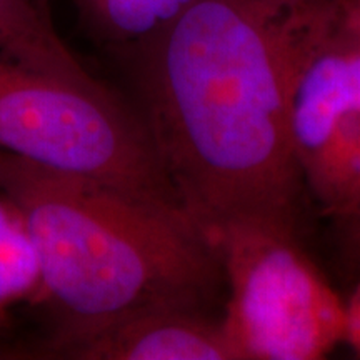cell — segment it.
Returning <instances> with one entry per match:
<instances>
[{
    "label": "cell",
    "mask_w": 360,
    "mask_h": 360,
    "mask_svg": "<svg viewBox=\"0 0 360 360\" xmlns=\"http://www.w3.org/2000/svg\"><path fill=\"white\" fill-rule=\"evenodd\" d=\"M349 2L193 0L152 37L119 49L180 205L212 245L236 220L297 225L304 182L290 97Z\"/></svg>",
    "instance_id": "cell-1"
},
{
    "label": "cell",
    "mask_w": 360,
    "mask_h": 360,
    "mask_svg": "<svg viewBox=\"0 0 360 360\" xmlns=\"http://www.w3.org/2000/svg\"><path fill=\"white\" fill-rule=\"evenodd\" d=\"M0 191L22 217L57 314L47 354L143 310H200L217 287L219 252L182 210L4 150Z\"/></svg>",
    "instance_id": "cell-2"
},
{
    "label": "cell",
    "mask_w": 360,
    "mask_h": 360,
    "mask_svg": "<svg viewBox=\"0 0 360 360\" xmlns=\"http://www.w3.org/2000/svg\"><path fill=\"white\" fill-rule=\"evenodd\" d=\"M0 150L184 212L141 112L77 58L0 52Z\"/></svg>",
    "instance_id": "cell-3"
},
{
    "label": "cell",
    "mask_w": 360,
    "mask_h": 360,
    "mask_svg": "<svg viewBox=\"0 0 360 360\" xmlns=\"http://www.w3.org/2000/svg\"><path fill=\"white\" fill-rule=\"evenodd\" d=\"M231 295L222 322L236 360H321L345 342V300L297 240V225L247 219L214 242Z\"/></svg>",
    "instance_id": "cell-4"
},
{
    "label": "cell",
    "mask_w": 360,
    "mask_h": 360,
    "mask_svg": "<svg viewBox=\"0 0 360 360\" xmlns=\"http://www.w3.org/2000/svg\"><path fill=\"white\" fill-rule=\"evenodd\" d=\"M295 165L323 215L360 210V2L347 11L304 65L289 103Z\"/></svg>",
    "instance_id": "cell-5"
},
{
    "label": "cell",
    "mask_w": 360,
    "mask_h": 360,
    "mask_svg": "<svg viewBox=\"0 0 360 360\" xmlns=\"http://www.w3.org/2000/svg\"><path fill=\"white\" fill-rule=\"evenodd\" d=\"M49 357L75 360H236L222 322L197 309L143 310L60 345Z\"/></svg>",
    "instance_id": "cell-6"
},
{
    "label": "cell",
    "mask_w": 360,
    "mask_h": 360,
    "mask_svg": "<svg viewBox=\"0 0 360 360\" xmlns=\"http://www.w3.org/2000/svg\"><path fill=\"white\" fill-rule=\"evenodd\" d=\"M0 52L37 60H72L45 0H0Z\"/></svg>",
    "instance_id": "cell-7"
},
{
    "label": "cell",
    "mask_w": 360,
    "mask_h": 360,
    "mask_svg": "<svg viewBox=\"0 0 360 360\" xmlns=\"http://www.w3.org/2000/svg\"><path fill=\"white\" fill-rule=\"evenodd\" d=\"M40 287L37 254L17 209L0 212V322L7 309Z\"/></svg>",
    "instance_id": "cell-8"
},
{
    "label": "cell",
    "mask_w": 360,
    "mask_h": 360,
    "mask_svg": "<svg viewBox=\"0 0 360 360\" xmlns=\"http://www.w3.org/2000/svg\"><path fill=\"white\" fill-rule=\"evenodd\" d=\"M85 25L114 47L142 42L162 29L148 0H74Z\"/></svg>",
    "instance_id": "cell-9"
},
{
    "label": "cell",
    "mask_w": 360,
    "mask_h": 360,
    "mask_svg": "<svg viewBox=\"0 0 360 360\" xmlns=\"http://www.w3.org/2000/svg\"><path fill=\"white\" fill-rule=\"evenodd\" d=\"M345 315H347L345 342L360 357V282L355 287L352 295L349 297V300H345Z\"/></svg>",
    "instance_id": "cell-10"
},
{
    "label": "cell",
    "mask_w": 360,
    "mask_h": 360,
    "mask_svg": "<svg viewBox=\"0 0 360 360\" xmlns=\"http://www.w3.org/2000/svg\"><path fill=\"white\" fill-rule=\"evenodd\" d=\"M154 8L157 19H159L162 29L170 24L175 17H179L193 0H148Z\"/></svg>",
    "instance_id": "cell-11"
},
{
    "label": "cell",
    "mask_w": 360,
    "mask_h": 360,
    "mask_svg": "<svg viewBox=\"0 0 360 360\" xmlns=\"http://www.w3.org/2000/svg\"><path fill=\"white\" fill-rule=\"evenodd\" d=\"M350 222L354 224V238H355V242H357L359 247H360V210L354 215V219L350 220Z\"/></svg>",
    "instance_id": "cell-12"
},
{
    "label": "cell",
    "mask_w": 360,
    "mask_h": 360,
    "mask_svg": "<svg viewBox=\"0 0 360 360\" xmlns=\"http://www.w3.org/2000/svg\"><path fill=\"white\" fill-rule=\"evenodd\" d=\"M0 157H2V150H0Z\"/></svg>",
    "instance_id": "cell-13"
},
{
    "label": "cell",
    "mask_w": 360,
    "mask_h": 360,
    "mask_svg": "<svg viewBox=\"0 0 360 360\" xmlns=\"http://www.w3.org/2000/svg\"><path fill=\"white\" fill-rule=\"evenodd\" d=\"M359 2H360V0H359Z\"/></svg>",
    "instance_id": "cell-14"
}]
</instances>
